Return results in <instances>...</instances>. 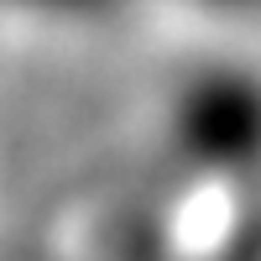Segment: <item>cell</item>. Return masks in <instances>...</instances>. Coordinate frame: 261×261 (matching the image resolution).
<instances>
[{"mask_svg":"<svg viewBox=\"0 0 261 261\" xmlns=\"http://www.w3.org/2000/svg\"><path fill=\"white\" fill-rule=\"evenodd\" d=\"M172 141L199 167L261 162V84L225 68L199 73L172 110Z\"/></svg>","mask_w":261,"mask_h":261,"instance_id":"1","label":"cell"},{"mask_svg":"<svg viewBox=\"0 0 261 261\" xmlns=\"http://www.w3.org/2000/svg\"><path fill=\"white\" fill-rule=\"evenodd\" d=\"M21 6L53 11V16H99V11H110L115 0H21Z\"/></svg>","mask_w":261,"mask_h":261,"instance_id":"2","label":"cell"}]
</instances>
